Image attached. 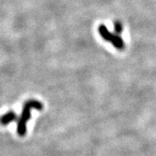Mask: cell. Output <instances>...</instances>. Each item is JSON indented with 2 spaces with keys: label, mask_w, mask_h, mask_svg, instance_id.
I'll return each instance as SVG.
<instances>
[{
  "label": "cell",
  "mask_w": 156,
  "mask_h": 156,
  "mask_svg": "<svg viewBox=\"0 0 156 156\" xmlns=\"http://www.w3.org/2000/svg\"><path fill=\"white\" fill-rule=\"evenodd\" d=\"M43 103L40 102L37 100H30L27 101L24 105L23 107L22 113L19 119L17 120V134L19 136H24L27 131V122L31 117V110L36 109V110H42L43 109Z\"/></svg>",
  "instance_id": "6da1fadb"
},
{
  "label": "cell",
  "mask_w": 156,
  "mask_h": 156,
  "mask_svg": "<svg viewBox=\"0 0 156 156\" xmlns=\"http://www.w3.org/2000/svg\"><path fill=\"white\" fill-rule=\"evenodd\" d=\"M98 32L103 40L110 43L115 49L119 50H123L125 49L126 45H125V43H124L122 38L121 37V36L116 33H113L111 31H109V30L107 28L106 25H104V24L99 25Z\"/></svg>",
  "instance_id": "7a4b0ae2"
},
{
  "label": "cell",
  "mask_w": 156,
  "mask_h": 156,
  "mask_svg": "<svg viewBox=\"0 0 156 156\" xmlns=\"http://www.w3.org/2000/svg\"><path fill=\"white\" fill-rule=\"evenodd\" d=\"M17 119V115L15 112L9 111L0 117V124L3 126H6V125H9L10 123L13 122Z\"/></svg>",
  "instance_id": "3957f363"
},
{
  "label": "cell",
  "mask_w": 156,
  "mask_h": 156,
  "mask_svg": "<svg viewBox=\"0 0 156 156\" xmlns=\"http://www.w3.org/2000/svg\"><path fill=\"white\" fill-rule=\"evenodd\" d=\"M122 23L120 22V21H115V23H114V30H115V33L118 34V35H120V34L122 33Z\"/></svg>",
  "instance_id": "277c9868"
}]
</instances>
